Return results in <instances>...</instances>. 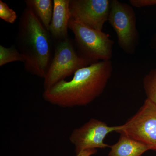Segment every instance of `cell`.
<instances>
[{
  "label": "cell",
  "mask_w": 156,
  "mask_h": 156,
  "mask_svg": "<svg viewBox=\"0 0 156 156\" xmlns=\"http://www.w3.org/2000/svg\"><path fill=\"white\" fill-rule=\"evenodd\" d=\"M111 60L101 61L77 71L70 81L62 80L44 90V100L63 108L85 106L105 89L112 72Z\"/></svg>",
  "instance_id": "1"
},
{
  "label": "cell",
  "mask_w": 156,
  "mask_h": 156,
  "mask_svg": "<svg viewBox=\"0 0 156 156\" xmlns=\"http://www.w3.org/2000/svg\"><path fill=\"white\" fill-rule=\"evenodd\" d=\"M97 152V149L86 150L80 153L79 154L76 156H91L95 154Z\"/></svg>",
  "instance_id": "16"
},
{
  "label": "cell",
  "mask_w": 156,
  "mask_h": 156,
  "mask_svg": "<svg viewBox=\"0 0 156 156\" xmlns=\"http://www.w3.org/2000/svg\"><path fill=\"white\" fill-rule=\"evenodd\" d=\"M70 0H53V17L49 31L56 41L68 38L69 23L71 18Z\"/></svg>",
  "instance_id": "9"
},
{
  "label": "cell",
  "mask_w": 156,
  "mask_h": 156,
  "mask_svg": "<svg viewBox=\"0 0 156 156\" xmlns=\"http://www.w3.org/2000/svg\"><path fill=\"white\" fill-rule=\"evenodd\" d=\"M19 61L24 63L25 58L14 45L9 48L0 46V66L13 62Z\"/></svg>",
  "instance_id": "12"
},
{
  "label": "cell",
  "mask_w": 156,
  "mask_h": 156,
  "mask_svg": "<svg viewBox=\"0 0 156 156\" xmlns=\"http://www.w3.org/2000/svg\"><path fill=\"white\" fill-rule=\"evenodd\" d=\"M69 28L74 35L78 53L89 65L111 60L114 41L109 35L103 31L90 28L71 18Z\"/></svg>",
  "instance_id": "3"
},
{
  "label": "cell",
  "mask_w": 156,
  "mask_h": 156,
  "mask_svg": "<svg viewBox=\"0 0 156 156\" xmlns=\"http://www.w3.org/2000/svg\"><path fill=\"white\" fill-rule=\"evenodd\" d=\"M131 5L136 8H143L156 5V0H131Z\"/></svg>",
  "instance_id": "15"
},
{
  "label": "cell",
  "mask_w": 156,
  "mask_h": 156,
  "mask_svg": "<svg viewBox=\"0 0 156 156\" xmlns=\"http://www.w3.org/2000/svg\"><path fill=\"white\" fill-rule=\"evenodd\" d=\"M109 147L108 156H142L146 151L151 150L148 146L123 134H121L116 143Z\"/></svg>",
  "instance_id": "10"
},
{
  "label": "cell",
  "mask_w": 156,
  "mask_h": 156,
  "mask_svg": "<svg viewBox=\"0 0 156 156\" xmlns=\"http://www.w3.org/2000/svg\"><path fill=\"white\" fill-rule=\"evenodd\" d=\"M121 129V126H108L106 123L95 119H91L70 135V142L74 146L76 156L86 150L105 148L110 146L104 142L107 135Z\"/></svg>",
  "instance_id": "7"
},
{
  "label": "cell",
  "mask_w": 156,
  "mask_h": 156,
  "mask_svg": "<svg viewBox=\"0 0 156 156\" xmlns=\"http://www.w3.org/2000/svg\"><path fill=\"white\" fill-rule=\"evenodd\" d=\"M0 18L11 24L14 23L17 18L16 12L2 0L0 1Z\"/></svg>",
  "instance_id": "14"
},
{
  "label": "cell",
  "mask_w": 156,
  "mask_h": 156,
  "mask_svg": "<svg viewBox=\"0 0 156 156\" xmlns=\"http://www.w3.org/2000/svg\"><path fill=\"white\" fill-rule=\"evenodd\" d=\"M111 0H70L71 18L87 27L102 31L108 21Z\"/></svg>",
  "instance_id": "8"
},
{
  "label": "cell",
  "mask_w": 156,
  "mask_h": 156,
  "mask_svg": "<svg viewBox=\"0 0 156 156\" xmlns=\"http://www.w3.org/2000/svg\"><path fill=\"white\" fill-rule=\"evenodd\" d=\"M53 40L49 31L26 7L20 18L16 42L25 58L23 63L27 71L44 79L54 53Z\"/></svg>",
  "instance_id": "2"
},
{
  "label": "cell",
  "mask_w": 156,
  "mask_h": 156,
  "mask_svg": "<svg viewBox=\"0 0 156 156\" xmlns=\"http://www.w3.org/2000/svg\"><path fill=\"white\" fill-rule=\"evenodd\" d=\"M89 65V63L79 55L75 44L69 37L56 41L53 58L44 79V90L74 74L80 69Z\"/></svg>",
  "instance_id": "4"
},
{
  "label": "cell",
  "mask_w": 156,
  "mask_h": 156,
  "mask_svg": "<svg viewBox=\"0 0 156 156\" xmlns=\"http://www.w3.org/2000/svg\"><path fill=\"white\" fill-rule=\"evenodd\" d=\"M143 87L147 98L156 105V68L150 71L144 78Z\"/></svg>",
  "instance_id": "13"
},
{
  "label": "cell",
  "mask_w": 156,
  "mask_h": 156,
  "mask_svg": "<svg viewBox=\"0 0 156 156\" xmlns=\"http://www.w3.org/2000/svg\"><path fill=\"white\" fill-rule=\"evenodd\" d=\"M150 45L151 48L153 49L154 51L156 53V33L152 37L150 42Z\"/></svg>",
  "instance_id": "17"
},
{
  "label": "cell",
  "mask_w": 156,
  "mask_h": 156,
  "mask_svg": "<svg viewBox=\"0 0 156 156\" xmlns=\"http://www.w3.org/2000/svg\"><path fill=\"white\" fill-rule=\"evenodd\" d=\"M117 132L156 151V105L147 98L137 112Z\"/></svg>",
  "instance_id": "6"
},
{
  "label": "cell",
  "mask_w": 156,
  "mask_h": 156,
  "mask_svg": "<svg viewBox=\"0 0 156 156\" xmlns=\"http://www.w3.org/2000/svg\"><path fill=\"white\" fill-rule=\"evenodd\" d=\"M24 2L26 7L34 12L45 28L49 30L53 17V1L26 0Z\"/></svg>",
  "instance_id": "11"
},
{
  "label": "cell",
  "mask_w": 156,
  "mask_h": 156,
  "mask_svg": "<svg viewBox=\"0 0 156 156\" xmlns=\"http://www.w3.org/2000/svg\"><path fill=\"white\" fill-rule=\"evenodd\" d=\"M108 21L117 35L119 46L126 54L133 55L139 44L136 18L132 6L111 0Z\"/></svg>",
  "instance_id": "5"
}]
</instances>
